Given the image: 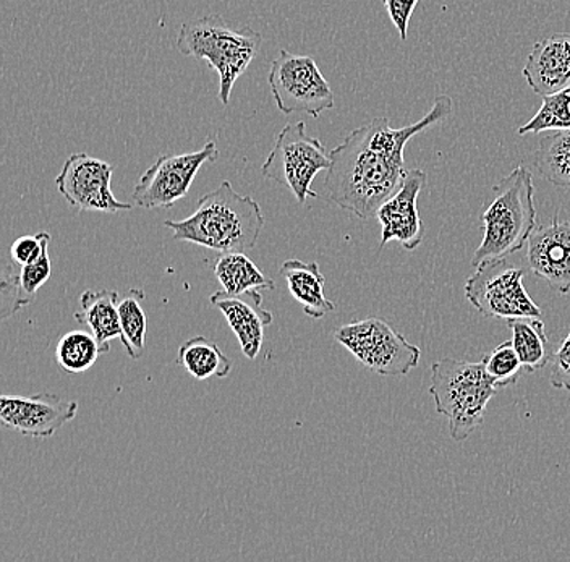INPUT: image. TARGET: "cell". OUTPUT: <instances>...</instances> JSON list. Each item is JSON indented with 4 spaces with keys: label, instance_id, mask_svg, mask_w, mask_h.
Listing matches in <instances>:
<instances>
[{
    "label": "cell",
    "instance_id": "6da1fadb",
    "mask_svg": "<svg viewBox=\"0 0 570 562\" xmlns=\"http://www.w3.org/2000/svg\"><path fill=\"white\" fill-rule=\"evenodd\" d=\"M454 109L449 96L434 99L433 108L419 122L392 128L386 117L356 128L330 151L326 198L360 219L376 218L377 209L401 187L404 180L405 146L415 135L448 119Z\"/></svg>",
    "mask_w": 570,
    "mask_h": 562
},
{
    "label": "cell",
    "instance_id": "7a4b0ae2",
    "mask_svg": "<svg viewBox=\"0 0 570 562\" xmlns=\"http://www.w3.org/2000/svg\"><path fill=\"white\" fill-rule=\"evenodd\" d=\"M178 241H190L208 250L229 254L255 248L265 227L262 208L224 180L216 190L199 198L190 218L164 220Z\"/></svg>",
    "mask_w": 570,
    "mask_h": 562
},
{
    "label": "cell",
    "instance_id": "3957f363",
    "mask_svg": "<svg viewBox=\"0 0 570 562\" xmlns=\"http://www.w3.org/2000/svg\"><path fill=\"white\" fill-rule=\"evenodd\" d=\"M493 190V201L481 215L483 238L473 254L475 268L481 263L508 258L522 250L537 229L533 174L529 167H515Z\"/></svg>",
    "mask_w": 570,
    "mask_h": 562
},
{
    "label": "cell",
    "instance_id": "277c9868",
    "mask_svg": "<svg viewBox=\"0 0 570 562\" xmlns=\"http://www.w3.org/2000/svg\"><path fill=\"white\" fill-rule=\"evenodd\" d=\"M263 37L253 28H234L220 16H208L181 24L176 39L184 56L205 60L219 77V99L229 105L235 81L245 73L262 48Z\"/></svg>",
    "mask_w": 570,
    "mask_h": 562
},
{
    "label": "cell",
    "instance_id": "5b68a950",
    "mask_svg": "<svg viewBox=\"0 0 570 562\" xmlns=\"http://www.w3.org/2000/svg\"><path fill=\"white\" fill-rule=\"evenodd\" d=\"M497 393L483 361L443 358L431 366L430 394L438 414L449 420V435L455 443L483 426L488 404Z\"/></svg>",
    "mask_w": 570,
    "mask_h": 562
},
{
    "label": "cell",
    "instance_id": "8992f818",
    "mask_svg": "<svg viewBox=\"0 0 570 562\" xmlns=\"http://www.w3.org/2000/svg\"><path fill=\"white\" fill-rule=\"evenodd\" d=\"M330 167V152L323 144L306 134L305 124L295 122L287 124L277 134L262 172L266 179L288 188L295 200L305 205L308 198H318V194L312 190L313 180L321 170Z\"/></svg>",
    "mask_w": 570,
    "mask_h": 562
},
{
    "label": "cell",
    "instance_id": "52a82bcc",
    "mask_svg": "<svg viewBox=\"0 0 570 562\" xmlns=\"http://www.w3.org/2000/svg\"><path fill=\"white\" fill-rule=\"evenodd\" d=\"M334 339L370 372L405 376L416 368L422 351L380 318H366L338 327Z\"/></svg>",
    "mask_w": 570,
    "mask_h": 562
},
{
    "label": "cell",
    "instance_id": "ba28073f",
    "mask_svg": "<svg viewBox=\"0 0 570 562\" xmlns=\"http://www.w3.org/2000/svg\"><path fill=\"white\" fill-rule=\"evenodd\" d=\"M523 277L525 272L509 265L505 258L481 263L466 279V300L488 318H540L543 312L527 294Z\"/></svg>",
    "mask_w": 570,
    "mask_h": 562
},
{
    "label": "cell",
    "instance_id": "9c48e42d",
    "mask_svg": "<svg viewBox=\"0 0 570 562\" xmlns=\"http://www.w3.org/2000/svg\"><path fill=\"white\" fill-rule=\"evenodd\" d=\"M267 81L277 109L285 116L303 112L320 117L334 108V92L312 56L291 55L283 49L271 63Z\"/></svg>",
    "mask_w": 570,
    "mask_h": 562
},
{
    "label": "cell",
    "instance_id": "30bf717a",
    "mask_svg": "<svg viewBox=\"0 0 570 562\" xmlns=\"http://www.w3.org/2000/svg\"><path fill=\"white\" fill-rule=\"evenodd\" d=\"M217 159L219 149L214 141L187 155L160 156L135 185V206L142 209L170 208L187 197L203 164L216 162Z\"/></svg>",
    "mask_w": 570,
    "mask_h": 562
},
{
    "label": "cell",
    "instance_id": "8fae6325",
    "mask_svg": "<svg viewBox=\"0 0 570 562\" xmlns=\"http://www.w3.org/2000/svg\"><path fill=\"white\" fill-rule=\"evenodd\" d=\"M114 169L102 159L91 158L87 152L71 155L56 179V187L67 203L78 211H99L106 215L130 211V203L114 197L110 180Z\"/></svg>",
    "mask_w": 570,
    "mask_h": 562
},
{
    "label": "cell",
    "instance_id": "7c38bea8",
    "mask_svg": "<svg viewBox=\"0 0 570 562\" xmlns=\"http://www.w3.org/2000/svg\"><path fill=\"white\" fill-rule=\"evenodd\" d=\"M78 404L57 394L0 397V422L24 436L51 437L77 417Z\"/></svg>",
    "mask_w": 570,
    "mask_h": 562
},
{
    "label": "cell",
    "instance_id": "4fadbf2b",
    "mask_svg": "<svg viewBox=\"0 0 570 562\" xmlns=\"http://www.w3.org/2000/svg\"><path fill=\"white\" fill-rule=\"evenodd\" d=\"M425 184L426 174L422 169L407 170L397 191L377 209L376 219L381 224V248L390 241H399L409 252L422 245L423 224L416 201Z\"/></svg>",
    "mask_w": 570,
    "mask_h": 562
},
{
    "label": "cell",
    "instance_id": "5bb4252c",
    "mask_svg": "<svg viewBox=\"0 0 570 562\" xmlns=\"http://www.w3.org/2000/svg\"><path fill=\"white\" fill-rule=\"evenodd\" d=\"M530 272L558 294L570 292V223L554 216L551 224L538 226L527 241Z\"/></svg>",
    "mask_w": 570,
    "mask_h": 562
},
{
    "label": "cell",
    "instance_id": "9a60e30c",
    "mask_svg": "<svg viewBox=\"0 0 570 562\" xmlns=\"http://www.w3.org/2000/svg\"><path fill=\"white\" fill-rule=\"evenodd\" d=\"M209 304L224 313L245 357L256 361L265 341V329L274 319L273 313L263 308V295L259 290L253 289L238 295L219 290L209 297Z\"/></svg>",
    "mask_w": 570,
    "mask_h": 562
},
{
    "label": "cell",
    "instance_id": "2e32d148",
    "mask_svg": "<svg viewBox=\"0 0 570 562\" xmlns=\"http://www.w3.org/2000/svg\"><path fill=\"white\" fill-rule=\"evenodd\" d=\"M523 77L541 98L562 90L570 81V33H556L534 42Z\"/></svg>",
    "mask_w": 570,
    "mask_h": 562
},
{
    "label": "cell",
    "instance_id": "e0dca14e",
    "mask_svg": "<svg viewBox=\"0 0 570 562\" xmlns=\"http://www.w3.org/2000/svg\"><path fill=\"white\" fill-rule=\"evenodd\" d=\"M281 276L285 277L288 292L309 318L321 319L336 309V304L324 294L326 279L320 272L318 263L287 259L281 266Z\"/></svg>",
    "mask_w": 570,
    "mask_h": 562
},
{
    "label": "cell",
    "instance_id": "ac0fdd59",
    "mask_svg": "<svg viewBox=\"0 0 570 562\" xmlns=\"http://www.w3.org/2000/svg\"><path fill=\"white\" fill-rule=\"evenodd\" d=\"M119 304L117 290H85L80 297V312L75 313V319L88 327L105 354L110 352V341L122 337Z\"/></svg>",
    "mask_w": 570,
    "mask_h": 562
},
{
    "label": "cell",
    "instance_id": "d6986e66",
    "mask_svg": "<svg viewBox=\"0 0 570 562\" xmlns=\"http://www.w3.org/2000/svg\"><path fill=\"white\" fill-rule=\"evenodd\" d=\"M177 363L198 382L224 379L232 372L230 358L203 336L191 337L178 347Z\"/></svg>",
    "mask_w": 570,
    "mask_h": 562
},
{
    "label": "cell",
    "instance_id": "ffe728a7",
    "mask_svg": "<svg viewBox=\"0 0 570 562\" xmlns=\"http://www.w3.org/2000/svg\"><path fill=\"white\" fill-rule=\"evenodd\" d=\"M213 272L223 290L230 295L244 294L253 289H276V283L259 272L258 266L245 255V252L220 254L214 263Z\"/></svg>",
    "mask_w": 570,
    "mask_h": 562
},
{
    "label": "cell",
    "instance_id": "44dd1931",
    "mask_svg": "<svg viewBox=\"0 0 570 562\" xmlns=\"http://www.w3.org/2000/svg\"><path fill=\"white\" fill-rule=\"evenodd\" d=\"M533 166L544 180L556 187L570 188V128L541 138Z\"/></svg>",
    "mask_w": 570,
    "mask_h": 562
},
{
    "label": "cell",
    "instance_id": "7402d4cb",
    "mask_svg": "<svg viewBox=\"0 0 570 562\" xmlns=\"http://www.w3.org/2000/svg\"><path fill=\"white\" fill-rule=\"evenodd\" d=\"M512 329V344L523 372L534 373L543 369L551 362L548 352L547 326L540 318H519L508 322Z\"/></svg>",
    "mask_w": 570,
    "mask_h": 562
},
{
    "label": "cell",
    "instance_id": "603a6c76",
    "mask_svg": "<svg viewBox=\"0 0 570 562\" xmlns=\"http://www.w3.org/2000/svg\"><path fill=\"white\" fill-rule=\"evenodd\" d=\"M145 298L146 294L141 289H130L124 298H120L119 315L120 329H122L120 343L131 361H140L145 352L146 329H148L145 308H142Z\"/></svg>",
    "mask_w": 570,
    "mask_h": 562
},
{
    "label": "cell",
    "instance_id": "cb8c5ba5",
    "mask_svg": "<svg viewBox=\"0 0 570 562\" xmlns=\"http://www.w3.org/2000/svg\"><path fill=\"white\" fill-rule=\"evenodd\" d=\"M105 354L96 337L87 331L75 329L63 334L56 347V362L66 373L88 372L99 355Z\"/></svg>",
    "mask_w": 570,
    "mask_h": 562
},
{
    "label": "cell",
    "instance_id": "d4e9b609",
    "mask_svg": "<svg viewBox=\"0 0 570 562\" xmlns=\"http://www.w3.org/2000/svg\"><path fill=\"white\" fill-rule=\"evenodd\" d=\"M570 128V81L562 90L544 96L541 108L532 119L519 128V135Z\"/></svg>",
    "mask_w": 570,
    "mask_h": 562
},
{
    "label": "cell",
    "instance_id": "484cf974",
    "mask_svg": "<svg viewBox=\"0 0 570 562\" xmlns=\"http://www.w3.org/2000/svg\"><path fill=\"white\" fill-rule=\"evenodd\" d=\"M483 362L488 376L498 390H504V387L515 384L523 369L512 341L499 344L490 354L484 355Z\"/></svg>",
    "mask_w": 570,
    "mask_h": 562
},
{
    "label": "cell",
    "instance_id": "4316f807",
    "mask_svg": "<svg viewBox=\"0 0 570 562\" xmlns=\"http://www.w3.org/2000/svg\"><path fill=\"white\" fill-rule=\"evenodd\" d=\"M20 265H17L9 254L3 255L2 258V286H0V318L9 319L12 318L16 313L20 312L21 308L28 307L31 304L27 297H24L23 289L20 284Z\"/></svg>",
    "mask_w": 570,
    "mask_h": 562
},
{
    "label": "cell",
    "instance_id": "83f0119b",
    "mask_svg": "<svg viewBox=\"0 0 570 562\" xmlns=\"http://www.w3.org/2000/svg\"><path fill=\"white\" fill-rule=\"evenodd\" d=\"M49 244H51V237L45 241L41 256L30 265L20 268L21 289H23L24 297L30 302L35 300L38 290L51 279L52 263L51 256H49Z\"/></svg>",
    "mask_w": 570,
    "mask_h": 562
},
{
    "label": "cell",
    "instance_id": "f1b7e54d",
    "mask_svg": "<svg viewBox=\"0 0 570 562\" xmlns=\"http://www.w3.org/2000/svg\"><path fill=\"white\" fill-rule=\"evenodd\" d=\"M48 233H39L36 236H23L17 238L10 247V258L17 263V265L24 266L33 263L42 254L45 248V241L48 240Z\"/></svg>",
    "mask_w": 570,
    "mask_h": 562
},
{
    "label": "cell",
    "instance_id": "f546056e",
    "mask_svg": "<svg viewBox=\"0 0 570 562\" xmlns=\"http://www.w3.org/2000/svg\"><path fill=\"white\" fill-rule=\"evenodd\" d=\"M550 383L556 390L570 393V331L564 343L561 344V347L551 357Z\"/></svg>",
    "mask_w": 570,
    "mask_h": 562
},
{
    "label": "cell",
    "instance_id": "4dcf8cb0",
    "mask_svg": "<svg viewBox=\"0 0 570 562\" xmlns=\"http://www.w3.org/2000/svg\"><path fill=\"white\" fill-rule=\"evenodd\" d=\"M419 0H383L384 9L397 30L399 38L407 41L409 23Z\"/></svg>",
    "mask_w": 570,
    "mask_h": 562
}]
</instances>
